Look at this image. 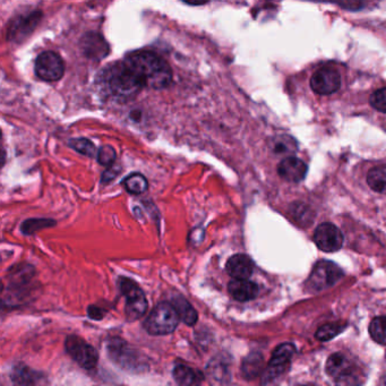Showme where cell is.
I'll return each instance as SVG.
<instances>
[{"instance_id": "e0dca14e", "label": "cell", "mask_w": 386, "mask_h": 386, "mask_svg": "<svg viewBox=\"0 0 386 386\" xmlns=\"http://www.w3.org/2000/svg\"><path fill=\"white\" fill-rule=\"evenodd\" d=\"M12 380L15 386L45 385L43 375L27 366H16L12 371Z\"/></svg>"}, {"instance_id": "277c9868", "label": "cell", "mask_w": 386, "mask_h": 386, "mask_svg": "<svg viewBox=\"0 0 386 386\" xmlns=\"http://www.w3.org/2000/svg\"><path fill=\"white\" fill-rule=\"evenodd\" d=\"M121 292L126 297V316L129 320L141 318L147 309V300L141 288L129 279L121 278L119 281Z\"/></svg>"}, {"instance_id": "4dcf8cb0", "label": "cell", "mask_w": 386, "mask_h": 386, "mask_svg": "<svg viewBox=\"0 0 386 386\" xmlns=\"http://www.w3.org/2000/svg\"><path fill=\"white\" fill-rule=\"evenodd\" d=\"M371 105L376 110L386 114V87L380 89V90L376 91V92L371 94Z\"/></svg>"}, {"instance_id": "4316f807", "label": "cell", "mask_w": 386, "mask_h": 386, "mask_svg": "<svg viewBox=\"0 0 386 386\" xmlns=\"http://www.w3.org/2000/svg\"><path fill=\"white\" fill-rule=\"evenodd\" d=\"M56 222L50 218H30L23 222L22 225V232L25 235H32L36 231L41 230L43 228L52 227Z\"/></svg>"}, {"instance_id": "52a82bcc", "label": "cell", "mask_w": 386, "mask_h": 386, "mask_svg": "<svg viewBox=\"0 0 386 386\" xmlns=\"http://www.w3.org/2000/svg\"><path fill=\"white\" fill-rule=\"evenodd\" d=\"M65 348L69 356L83 369H92L98 365V352L83 339L76 336H68L65 342Z\"/></svg>"}, {"instance_id": "83f0119b", "label": "cell", "mask_w": 386, "mask_h": 386, "mask_svg": "<svg viewBox=\"0 0 386 386\" xmlns=\"http://www.w3.org/2000/svg\"><path fill=\"white\" fill-rule=\"evenodd\" d=\"M69 145L76 151V152L81 153L85 156H98L96 154V147L90 140L87 138H74L72 141L69 142Z\"/></svg>"}, {"instance_id": "44dd1931", "label": "cell", "mask_w": 386, "mask_h": 386, "mask_svg": "<svg viewBox=\"0 0 386 386\" xmlns=\"http://www.w3.org/2000/svg\"><path fill=\"white\" fill-rule=\"evenodd\" d=\"M367 184L374 192L386 195V165H378L369 170Z\"/></svg>"}, {"instance_id": "2e32d148", "label": "cell", "mask_w": 386, "mask_h": 386, "mask_svg": "<svg viewBox=\"0 0 386 386\" xmlns=\"http://www.w3.org/2000/svg\"><path fill=\"white\" fill-rule=\"evenodd\" d=\"M108 351L110 352L112 359L120 366H124L127 369H136V366H138L136 353L132 349H129L125 342L120 341V340L111 342Z\"/></svg>"}, {"instance_id": "836d02e7", "label": "cell", "mask_w": 386, "mask_h": 386, "mask_svg": "<svg viewBox=\"0 0 386 386\" xmlns=\"http://www.w3.org/2000/svg\"><path fill=\"white\" fill-rule=\"evenodd\" d=\"M302 386H307V385H302Z\"/></svg>"}, {"instance_id": "603a6c76", "label": "cell", "mask_w": 386, "mask_h": 386, "mask_svg": "<svg viewBox=\"0 0 386 386\" xmlns=\"http://www.w3.org/2000/svg\"><path fill=\"white\" fill-rule=\"evenodd\" d=\"M243 373L247 378H255L263 369V357L260 353H251L243 362Z\"/></svg>"}, {"instance_id": "4fadbf2b", "label": "cell", "mask_w": 386, "mask_h": 386, "mask_svg": "<svg viewBox=\"0 0 386 386\" xmlns=\"http://www.w3.org/2000/svg\"><path fill=\"white\" fill-rule=\"evenodd\" d=\"M307 171L309 167L305 162L295 156H289L282 160L278 167L279 176L289 183H299L302 179H305Z\"/></svg>"}, {"instance_id": "7402d4cb", "label": "cell", "mask_w": 386, "mask_h": 386, "mask_svg": "<svg viewBox=\"0 0 386 386\" xmlns=\"http://www.w3.org/2000/svg\"><path fill=\"white\" fill-rule=\"evenodd\" d=\"M123 185L127 192L131 194L140 195L147 192L149 188V181L143 175L135 174L129 175L123 180Z\"/></svg>"}, {"instance_id": "3957f363", "label": "cell", "mask_w": 386, "mask_h": 386, "mask_svg": "<svg viewBox=\"0 0 386 386\" xmlns=\"http://www.w3.org/2000/svg\"><path fill=\"white\" fill-rule=\"evenodd\" d=\"M179 320V315L174 306L163 302L153 309L152 313L145 320L144 327L152 336H165L174 332L178 327Z\"/></svg>"}, {"instance_id": "ba28073f", "label": "cell", "mask_w": 386, "mask_h": 386, "mask_svg": "<svg viewBox=\"0 0 386 386\" xmlns=\"http://www.w3.org/2000/svg\"><path fill=\"white\" fill-rule=\"evenodd\" d=\"M314 242L323 252L333 253L341 248L343 235L336 225L329 222L318 225L315 230Z\"/></svg>"}, {"instance_id": "ffe728a7", "label": "cell", "mask_w": 386, "mask_h": 386, "mask_svg": "<svg viewBox=\"0 0 386 386\" xmlns=\"http://www.w3.org/2000/svg\"><path fill=\"white\" fill-rule=\"evenodd\" d=\"M172 306L179 315L180 320L187 325H194L198 322V313L193 309V306L189 304L183 297H176L172 300Z\"/></svg>"}, {"instance_id": "ac0fdd59", "label": "cell", "mask_w": 386, "mask_h": 386, "mask_svg": "<svg viewBox=\"0 0 386 386\" xmlns=\"http://www.w3.org/2000/svg\"><path fill=\"white\" fill-rule=\"evenodd\" d=\"M228 289L231 296L238 302H249L258 295V285L249 280H232Z\"/></svg>"}, {"instance_id": "8fae6325", "label": "cell", "mask_w": 386, "mask_h": 386, "mask_svg": "<svg viewBox=\"0 0 386 386\" xmlns=\"http://www.w3.org/2000/svg\"><path fill=\"white\" fill-rule=\"evenodd\" d=\"M40 20H41L40 12H32L25 15L18 16L8 27V39L20 43L36 29Z\"/></svg>"}, {"instance_id": "1f68e13d", "label": "cell", "mask_w": 386, "mask_h": 386, "mask_svg": "<svg viewBox=\"0 0 386 386\" xmlns=\"http://www.w3.org/2000/svg\"><path fill=\"white\" fill-rule=\"evenodd\" d=\"M118 175H119V169H118V167H116V165H111V167H109V169H107V170L103 172V175H102V183H109L111 180H114Z\"/></svg>"}, {"instance_id": "7a4b0ae2", "label": "cell", "mask_w": 386, "mask_h": 386, "mask_svg": "<svg viewBox=\"0 0 386 386\" xmlns=\"http://www.w3.org/2000/svg\"><path fill=\"white\" fill-rule=\"evenodd\" d=\"M100 81L110 96L129 100L144 89L143 83L125 61L112 63L100 74Z\"/></svg>"}, {"instance_id": "5b68a950", "label": "cell", "mask_w": 386, "mask_h": 386, "mask_svg": "<svg viewBox=\"0 0 386 386\" xmlns=\"http://www.w3.org/2000/svg\"><path fill=\"white\" fill-rule=\"evenodd\" d=\"M36 75L45 82L59 81L65 73V64L54 51H43L36 60Z\"/></svg>"}, {"instance_id": "cb8c5ba5", "label": "cell", "mask_w": 386, "mask_h": 386, "mask_svg": "<svg viewBox=\"0 0 386 386\" xmlns=\"http://www.w3.org/2000/svg\"><path fill=\"white\" fill-rule=\"evenodd\" d=\"M271 147H272L273 152L276 153V154H290V153L297 151L296 141L288 135L276 136L273 138Z\"/></svg>"}, {"instance_id": "f1b7e54d", "label": "cell", "mask_w": 386, "mask_h": 386, "mask_svg": "<svg viewBox=\"0 0 386 386\" xmlns=\"http://www.w3.org/2000/svg\"><path fill=\"white\" fill-rule=\"evenodd\" d=\"M347 325H341L340 323L327 324L320 327L316 332V339L320 341H329L331 339L336 338L339 333H341Z\"/></svg>"}, {"instance_id": "8992f818", "label": "cell", "mask_w": 386, "mask_h": 386, "mask_svg": "<svg viewBox=\"0 0 386 386\" xmlns=\"http://www.w3.org/2000/svg\"><path fill=\"white\" fill-rule=\"evenodd\" d=\"M342 271L329 260H320L311 272L307 285L313 291H320L331 287L341 279Z\"/></svg>"}, {"instance_id": "f546056e", "label": "cell", "mask_w": 386, "mask_h": 386, "mask_svg": "<svg viewBox=\"0 0 386 386\" xmlns=\"http://www.w3.org/2000/svg\"><path fill=\"white\" fill-rule=\"evenodd\" d=\"M96 158H98L100 165L111 167V165H114V162L116 161L117 153H116L114 147H110V145H103V147H100Z\"/></svg>"}, {"instance_id": "484cf974", "label": "cell", "mask_w": 386, "mask_h": 386, "mask_svg": "<svg viewBox=\"0 0 386 386\" xmlns=\"http://www.w3.org/2000/svg\"><path fill=\"white\" fill-rule=\"evenodd\" d=\"M369 334L374 341L386 346V316H380L371 320Z\"/></svg>"}, {"instance_id": "9c48e42d", "label": "cell", "mask_w": 386, "mask_h": 386, "mask_svg": "<svg viewBox=\"0 0 386 386\" xmlns=\"http://www.w3.org/2000/svg\"><path fill=\"white\" fill-rule=\"evenodd\" d=\"M295 351H296V349L290 343H283L276 348L274 352H273L272 358L269 360V366H267L264 383L274 380L289 369L291 358L294 356Z\"/></svg>"}, {"instance_id": "d6a6232c", "label": "cell", "mask_w": 386, "mask_h": 386, "mask_svg": "<svg viewBox=\"0 0 386 386\" xmlns=\"http://www.w3.org/2000/svg\"><path fill=\"white\" fill-rule=\"evenodd\" d=\"M89 316L93 320H101L103 318V311L100 307L91 306V307H89Z\"/></svg>"}, {"instance_id": "5bb4252c", "label": "cell", "mask_w": 386, "mask_h": 386, "mask_svg": "<svg viewBox=\"0 0 386 386\" xmlns=\"http://www.w3.org/2000/svg\"><path fill=\"white\" fill-rule=\"evenodd\" d=\"M225 269L234 280H248L254 271V263L247 255L237 254L229 258Z\"/></svg>"}, {"instance_id": "d4e9b609", "label": "cell", "mask_w": 386, "mask_h": 386, "mask_svg": "<svg viewBox=\"0 0 386 386\" xmlns=\"http://www.w3.org/2000/svg\"><path fill=\"white\" fill-rule=\"evenodd\" d=\"M290 213L291 216L295 218V221L298 222L300 225H309L314 220L313 211L305 203L297 202V203L292 204L290 207Z\"/></svg>"}, {"instance_id": "d6986e66", "label": "cell", "mask_w": 386, "mask_h": 386, "mask_svg": "<svg viewBox=\"0 0 386 386\" xmlns=\"http://www.w3.org/2000/svg\"><path fill=\"white\" fill-rule=\"evenodd\" d=\"M174 378L179 386H201L204 380L202 371L185 365L175 367Z\"/></svg>"}, {"instance_id": "30bf717a", "label": "cell", "mask_w": 386, "mask_h": 386, "mask_svg": "<svg viewBox=\"0 0 386 386\" xmlns=\"http://www.w3.org/2000/svg\"><path fill=\"white\" fill-rule=\"evenodd\" d=\"M341 85V77L336 69L323 67L315 73L311 80V90L320 96H329L336 92Z\"/></svg>"}, {"instance_id": "9a60e30c", "label": "cell", "mask_w": 386, "mask_h": 386, "mask_svg": "<svg viewBox=\"0 0 386 386\" xmlns=\"http://www.w3.org/2000/svg\"><path fill=\"white\" fill-rule=\"evenodd\" d=\"M327 371L329 376H332L336 382H338V380L356 373L357 369L348 357L344 356L342 353H333L332 356H329L327 359Z\"/></svg>"}, {"instance_id": "7c38bea8", "label": "cell", "mask_w": 386, "mask_h": 386, "mask_svg": "<svg viewBox=\"0 0 386 386\" xmlns=\"http://www.w3.org/2000/svg\"><path fill=\"white\" fill-rule=\"evenodd\" d=\"M81 49L87 58L101 60L109 54V45L103 36L96 32H87L81 39Z\"/></svg>"}, {"instance_id": "6da1fadb", "label": "cell", "mask_w": 386, "mask_h": 386, "mask_svg": "<svg viewBox=\"0 0 386 386\" xmlns=\"http://www.w3.org/2000/svg\"><path fill=\"white\" fill-rule=\"evenodd\" d=\"M124 61L138 76L144 87L154 90L165 89L172 82V70L159 54L150 50L133 51Z\"/></svg>"}]
</instances>
